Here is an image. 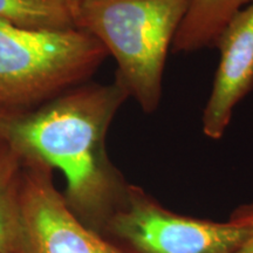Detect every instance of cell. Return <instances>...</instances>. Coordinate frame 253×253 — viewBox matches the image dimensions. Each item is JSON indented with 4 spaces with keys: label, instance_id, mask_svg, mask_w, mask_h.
Wrapping results in <instances>:
<instances>
[{
    "label": "cell",
    "instance_id": "10",
    "mask_svg": "<svg viewBox=\"0 0 253 253\" xmlns=\"http://www.w3.org/2000/svg\"><path fill=\"white\" fill-rule=\"evenodd\" d=\"M237 253H253V239L248 243L244 248H242Z\"/></svg>",
    "mask_w": 253,
    "mask_h": 253
},
{
    "label": "cell",
    "instance_id": "9",
    "mask_svg": "<svg viewBox=\"0 0 253 253\" xmlns=\"http://www.w3.org/2000/svg\"><path fill=\"white\" fill-rule=\"evenodd\" d=\"M0 20L41 30L77 27L74 0H0Z\"/></svg>",
    "mask_w": 253,
    "mask_h": 253
},
{
    "label": "cell",
    "instance_id": "1",
    "mask_svg": "<svg viewBox=\"0 0 253 253\" xmlns=\"http://www.w3.org/2000/svg\"><path fill=\"white\" fill-rule=\"evenodd\" d=\"M128 97L118 80L86 82L30 112L0 116V137L23 156L61 172L68 208L100 235L126 204L130 188L106 144L109 126Z\"/></svg>",
    "mask_w": 253,
    "mask_h": 253
},
{
    "label": "cell",
    "instance_id": "3",
    "mask_svg": "<svg viewBox=\"0 0 253 253\" xmlns=\"http://www.w3.org/2000/svg\"><path fill=\"white\" fill-rule=\"evenodd\" d=\"M107 56L80 28L41 30L0 20V116L30 112L86 84Z\"/></svg>",
    "mask_w": 253,
    "mask_h": 253
},
{
    "label": "cell",
    "instance_id": "11",
    "mask_svg": "<svg viewBox=\"0 0 253 253\" xmlns=\"http://www.w3.org/2000/svg\"><path fill=\"white\" fill-rule=\"evenodd\" d=\"M74 1H77V2H78V1H80V0H74Z\"/></svg>",
    "mask_w": 253,
    "mask_h": 253
},
{
    "label": "cell",
    "instance_id": "5",
    "mask_svg": "<svg viewBox=\"0 0 253 253\" xmlns=\"http://www.w3.org/2000/svg\"><path fill=\"white\" fill-rule=\"evenodd\" d=\"M24 158L23 219L15 253H129L72 212L52 168Z\"/></svg>",
    "mask_w": 253,
    "mask_h": 253
},
{
    "label": "cell",
    "instance_id": "7",
    "mask_svg": "<svg viewBox=\"0 0 253 253\" xmlns=\"http://www.w3.org/2000/svg\"><path fill=\"white\" fill-rule=\"evenodd\" d=\"M253 0H192L172 42L175 53L214 47L230 20Z\"/></svg>",
    "mask_w": 253,
    "mask_h": 253
},
{
    "label": "cell",
    "instance_id": "4",
    "mask_svg": "<svg viewBox=\"0 0 253 253\" xmlns=\"http://www.w3.org/2000/svg\"><path fill=\"white\" fill-rule=\"evenodd\" d=\"M102 236L129 253H237L253 239V203L239 207L227 221L199 219L173 212L130 184Z\"/></svg>",
    "mask_w": 253,
    "mask_h": 253
},
{
    "label": "cell",
    "instance_id": "8",
    "mask_svg": "<svg viewBox=\"0 0 253 253\" xmlns=\"http://www.w3.org/2000/svg\"><path fill=\"white\" fill-rule=\"evenodd\" d=\"M25 158L0 137V253H15L23 219Z\"/></svg>",
    "mask_w": 253,
    "mask_h": 253
},
{
    "label": "cell",
    "instance_id": "6",
    "mask_svg": "<svg viewBox=\"0 0 253 253\" xmlns=\"http://www.w3.org/2000/svg\"><path fill=\"white\" fill-rule=\"evenodd\" d=\"M214 47L219 65L202 123L209 138L219 140L236 106L253 87V1L231 19Z\"/></svg>",
    "mask_w": 253,
    "mask_h": 253
},
{
    "label": "cell",
    "instance_id": "2",
    "mask_svg": "<svg viewBox=\"0 0 253 253\" xmlns=\"http://www.w3.org/2000/svg\"><path fill=\"white\" fill-rule=\"evenodd\" d=\"M192 0H80L77 27L93 36L118 65V80L144 113L162 99L170 46Z\"/></svg>",
    "mask_w": 253,
    "mask_h": 253
}]
</instances>
